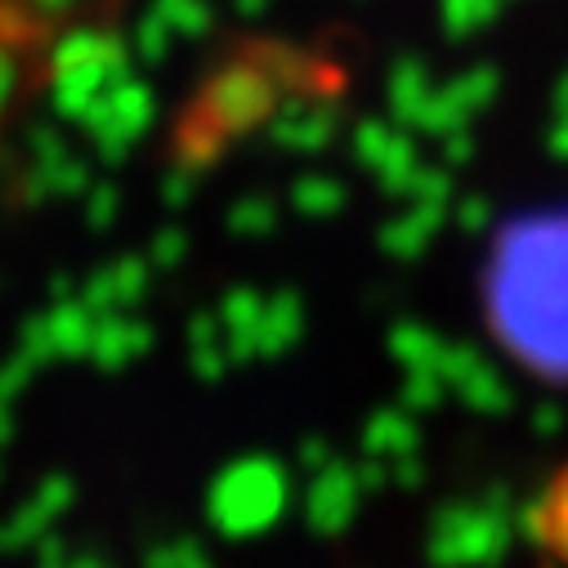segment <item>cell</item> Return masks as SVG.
I'll list each match as a JSON object with an SVG mask.
<instances>
[{
	"instance_id": "cell-1",
	"label": "cell",
	"mask_w": 568,
	"mask_h": 568,
	"mask_svg": "<svg viewBox=\"0 0 568 568\" xmlns=\"http://www.w3.org/2000/svg\"><path fill=\"white\" fill-rule=\"evenodd\" d=\"M277 85V81H273ZM273 85L268 77L260 72V59L255 54H242V63H224L211 85H206V108L220 112V121L229 130H242L251 121H260L268 108H273Z\"/></svg>"
},
{
	"instance_id": "cell-2",
	"label": "cell",
	"mask_w": 568,
	"mask_h": 568,
	"mask_svg": "<svg viewBox=\"0 0 568 568\" xmlns=\"http://www.w3.org/2000/svg\"><path fill=\"white\" fill-rule=\"evenodd\" d=\"M510 6V0H439V23L448 37H475L488 23H497V14Z\"/></svg>"
},
{
	"instance_id": "cell-3",
	"label": "cell",
	"mask_w": 568,
	"mask_h": 568,
	"mask_svg": "<svg viewBox=\"0 0 568 568\" xmlns=\"http://www.w3.org/2000/svg\"><path fill=\"white\" fill-rule=\"evenodd\" d=\"M171 41H175V28L153 6L139 14L134 28H130V50H134V59H144V63H166L171 59Z\"/></svg>"
},
{
	"instance_id": "cell-4",
	"label": "cell",
	"mask_w": 568,
	"mask_h": 568,
	"mask_svg": "<svg viewBox=\"0 0 568 568\" xmlns=\"http://www.w3.org/2000/svg\"><path fill=\"white\" fill-rule=\"evenodd\" d=\"M153 10L175 28V37H206L211 32V0H153Z\"/></svg>"
},
{
	"instance_id": "cell-5",
	"label": "cell",
	"mask_w": 568,
	"mask_h": 568,
	"mask_svg": "<svg viewBox=\"0 0 568 568\" xmlns=\"http://www.w3.org/2000/svg\"><path fill=\"white\" fill-rule=\"evenodd\" d=\"M14 94H19V59H14V50L0 45V112L14 103Z\"/></svg>"
},
{
	"instance_id": "cell-6",
	"label": "cell",
	"mask_w": 568,
	"mask_h": 568,
	"mask_svg": "<svg viewBox=\"0 0 568 568\" xmlns=\"http://www.w3.org/2000/svg\"><path fill=\"white\" fill-rule=\"evenodd\" d=\"M233 14L237 19H264V14H273V0H233Z\"/></svg>"
},
{
	"instance_id": "cell-7",
	"label": "cell",
	"mask_w": 568,
	"mask_h": 568,
	"mask_svg": "<svg viewBox=\"0 0 568 568\" xmlns=\"http://www.w3.org/2000/svg\"><path fill=\"white\" fill-rule=\"evenodd\" d=\"M37 6H41V10H63L68 0H37Z\"/></svg>"
}]
</instances>
